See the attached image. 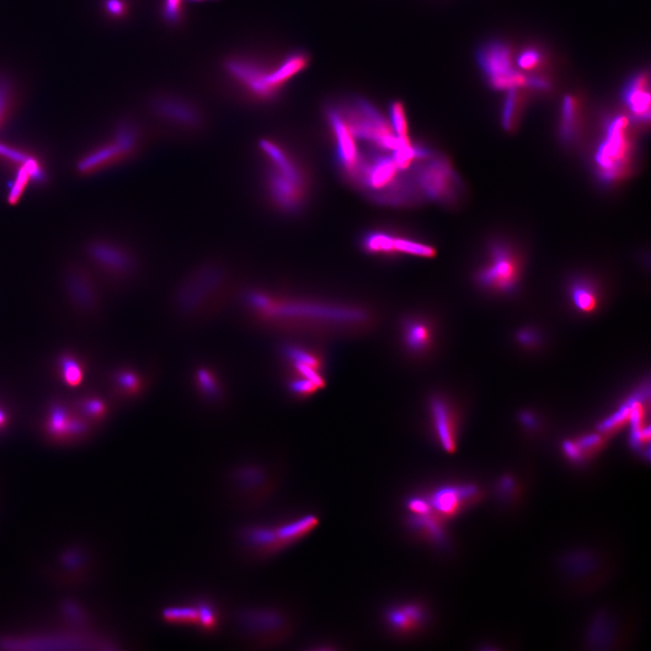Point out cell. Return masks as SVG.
I'll return each instance as SVG.
<instances>
[{"label":"cell","instance_id":"1","mask_svg":"<svg viewBox=\"0 0 651 651\" xmlns=\"http://www.w3.org/2000/svg\"><path fill=\"white\" fill-rule=\"evenodd\" d=\"M258 152L262 159L264 190L270 203L282 213H296L303 209L309 192V180L303 165L288 147L275 138H262Z\"/></svg>","mask_w":651,"mask_h":651},{"label":"cell","instance_id":"2","mask_svg":"<svg viewBox=\"0 0 651 651\" xmlns=\"http://www.w3.org/2000/svg\"><path fill=\"white\" fill-rule=\"evenodd\" d=\"M251 306L269 319L327 325H360L369 320L366 310L354 306L313 301L281 300L262 291L247 294Z\"/></svg>","mask_w":651,"mask_h":651},{"label":"cell","instance_id":"3","mask_svg":"<svg viewBox=\"0 0 651 651\" xmlns=\"http://www.w3.org/2000/svg\"><path fill=\"white\" fill-rule=\"evenodd\" d=\"M306 65L303 53H294L272 67H267L253 58L237 56L226 60L225 68L231 79L248 96L266 102L275 98Z\"/></svg>","mask_w":651,"mask_h":651},{"label":"cell","instance_id":"4","mask_svg":"<svg viewBox=\"0 0 651 651\" xmlns=\"http://www.w3.org/2000/svg\"><path fill=\"white\" fill-rule=\"evenodd\" d=\"M633 145L630 121L624 115L614 116L605 125L594 162L600 180L610 184L621 179L630 169Z\"/></svg>","mask_w":651,"mask_h":651},{"label":"cell","instance_id":"5","mask_svg":"<svg viewBox=\"0 0 651 651\" xmlns=\"http://www.w3.org/2000/svg\"><path fill=\"white\" fill-rule=\"evenodd\" d=\"M316 515L308 514L275 526L258 525L244 528L240 541L251 555L268 556L303 539L317 527Z\"/></svg>","mask_w":651,"mask_h":651},{"label":"cell","instance_id":"6","mask_svg":"<svg viewBox=\"0 0 651 651\" xmlns=\"http://www.w3.org/2000/svg\"><path fill=\"white\" fill-rule=\"evenodd\" d=\"M144 138L143 131L136 124L124 122L109 143L94 150L78 163V171L90 174L134 158L143 149Z\"/></svg>","mask_w":651,"mask_h":651},{"label":"cell","instance_id":"7","mask_svg":"<svg viewBox=\"0 0 651 651\" xmlns=\"http://www.w3.org/2000/svg\"><path fill=\"white\" fill-rule=\"evenodd\" d=\"M418 185L424 200L447 206L457 203L463 191L461 178L449 160L436 152L421 166Z\"/></svg>","mask_w":651,"mask_h":651},{"label":"cell","instance_id":"8","mask_svg":"<svg viewBox=\"0 0 651 651\" xmlns=\"http://www.w3.org/2000/svg\"><path fill=\"white\" fill-rule=\"evenodd\" d=\"M228 273L217 263H206L197 267L179 286L176 305L184 313H195L209 301L224 287Z\"/></svg>","mask_w":651,"mask_h":651},{"label":"cell","instance_id":"9","mask_svg":"<svg viewBox=\"0 0 651 651\" xmlns=\"http://www.w3.org/2000/svg\"><path fill=\"white\" fill-rule=\"evenodd\" d=\"M520 262L514 251L504 244H493L489 260L479 272L478 280L484 287L508 291L517 284L520 277Z\"/></svg>","mask_w":651,"mask_h":651},{"label":"cell","instance_id":"10","mask_svg":"<svg viewBox=\"0 0 651 651\" xmlns=\"http://www.w3.org/2000/svg\"><path fill=\"white\" fill-rule=\"evenodd\" d=\"M154 114L166 125L185 133H195L204 126L202 112L194 103L178 96H159L150 103Z\"/></svg>","mask_w":651,"mask_h":651},{"label":"cell","instance_id":"11","mask_svg":"<svg viewBox=\"0 0 651 651\" xmlns=\"http://www.w3.org/2000/svg\"><path fill=\"white\" fill-rule=\"evenodd\" d=\"M480 63L489 77L492 86L499 90H512L528 86V80L512 66L511 55L508 47L493 44L480 52Z\"/></svg>","mask_w":651,"mask_h":651},{"label":"cell","instance_id":"12","mask_svg":"<svg viewBox=\"0 0 651 651\" xmlns=\"http://www.w3.org/2000/svg\"><path fill=\"white\" fill-rule=\"evenodd\" d=\"M426 497L430 513L445 521L475 501L479 497V490L471 485H443Z\"/></svg>","mask_w":651,"mask_h":651},{"label":"cell","instance_id":"13","mask_svg":"<svg viewBox=\"0 0 651 651\" xmlns=\"http://www.w3.org/2000/svg\"><path fill=\"white\" fill-rule=\"evenodd\" d=\"M162 616L171 624L193 625L204 631H216L220 622L218 610L207 600L169 607Z\"/></svg>","mask_w":651,"mask_h":651},{"label":"cell","instance_id":"14","mask_svg":"<svg viewBox=\"0 0 651 651\" xmlns=\"http://www.w3.org/2000/svg\"><path fill=\"white\" fill-rule=\"evenodd\" d=\"M89 254L103 268L118 275H130L137 270L134 254L128 248L107 241L94 242L90 245Z\"/></svg>","mask_w":651,"mask_h":651},{"label":"cell","instance_id":"15","mask_svg":"<svg viewBox=\"0 0 651 651\" xmlns=\"http://www.w3.org/2000/svg\"><path fill=\"white\" fill-rule=\"evenodd\" d=\"M430 421L437 441L443 451L454 454L457 449V430L454 412L442 396H433L429 401Z\"/></svg>","mask_w":651,"mask_h":651},{"label":"cell","instance_id":"16","mask_svg":"<svg viewBox=\"0 0 651 651\" xmlns=\"http://www.w3.org/2000/svg\"><path fill=\"white\" fill-rule=\"evenodd\" d=\"M427 618V610L419 603H400L386 612V624L398 633L419 631L426 624Z\"/></svg>","mask_w":651,"mask_h":651},{"label":"cell","instance_id":"17","mask_svg":"<svg viewBox=\"0 0 651 651\" xmlns=\"http://www.w3.org/2000/svg\"><path fill=\"white\" fill-rule=\"evenodd\" d=\"M247 631L257 638L282 637L287 630L285 619L273 611L250 612L244 619Z\"/></svg>","mask_w":651,"mask_h":651},{"label":"cell","instance_id":"18","mask_svg":"<svg viewBox=\"0 0 651 651\" xmlns=\"http://www.w3.org/2000/svg\"><path fill=\"white\" fill-rule=\"evenodd\" d=\"M624 100L631 115L638 121H650L651 99L646 75H638L630 81L624 91Z\"/></svg>","mask_w":651,"mask_h":651},{"label":"cell","instance_id":"19","mask_svg":"<svg viewBox=\"0 0 651 651\" xmlns=\"http://www.w3.org/2000/svg\"><path fill=\"white\" fill-rule=\"evenodd\" d=\"M402 338L405 347L414 354L426 353L432 345V328L426 320L411 317L402 324Z\"/></svg>","mask_w":651,"mask_h":651},{"label":"cell","instance_id":"20","mask_svg":"<svg viewBox=\"0 0 651 651\" xmlns=\"http://www.w3.org/2000/svg\"><path fill=\"white\" fill-rule=\"evenodd\" d=\"M395 235L391 232L376 230L367 232L362 238V247L367 253L376 256H393L395 254Z\"/></svg>","mask_w":651,"mask_h":651},{"label":"cell","instance_id":"21","mask_svg":"<svg viewBox=\"0 0 651 651\" xmlns=\"http://www.w3.org/2000/svg\"><path fill=\"white\" fill-rule=\"evenodd\" d=\"M572 303L581 313H592L598 305L596 289L590 282L578 281L571 288Z\"/></svg>","mask_w":651,"mask_h":651},{"label":"cell","instance_id":"22","mask_svg":"<svg viewBox=\"0 0 651 651\" xmlns=\"http://www.w3.org/2000/svg\"><path fill=\"white\" fill-rule=\"evenodd\" d=\"M602 443V437L598 434L584 436L577 442H565V454L572 461H581L600 449Z\"/></svg>","mask_w":651,"mask_h":651},{"label":"cell","instance_id":"23","mask_svg":"<svg viewBox=\"0 0 651 651\" xmlns=\"http://www.w3.org/2000/svg\"><path fill=\"white\" fill-rule=\"evenodd\" d=\"M68 287L72 292V297L81 306L89 308L96 303V294H94L93 285L91 284L86 276L81 273H72L69 276Z\"/></svg>","mask_w":651,"mask_h":651},{"label":"cell","instance_id":"24","mask_svg":"<svg viewBox=\"0 0 651 651\" xmlns=\"http://www.w3.org/2000/svg\"><path fill=\"white\" fill-rule=\"evenodd\" d=\"M578 103L574 97L567 96L563 103L561 136L565 141H571L577 133Z\"/></svg>","mask_w":651,"mask_h":651},{"label":"cell","instance_id":"25","mask_svg":"<svg viewBox=\"0 0 651 651\" xmlns=\"http://www.w3.org/2000/svg\"><path fill=\"white\" fill-rule=\"evenodd\" d=\"M283 353L289 361L298 362V363L308 364L317 369H322V363L319 355L308 349L298 348L296 346H287L283 348Z\"/></svg>","mask_w":651,"mask_h":651},{"label":"cell","instance_id":"26","mask_svg":"<svg viewBox=\"0 0 651 651\" xmlns=\"http://www.w3.org/2000/svg\"><path fill=\"white\" fill-rule=\"evenodd\" d=\"M72 419L68 416L64 408H53L49 420L50 433L56 436L69 435Z\"/></svg>","mask_w":651,"mask_h":651},{"label":"cell","instance_id":"27","mask_svg":"<svg viewBox=\"0 0 651 651\" xmlns=\"http://www.w3.org/2000/svg\"><path fill=\"white\" fill-rule=\"evenodd\" d=\"M61 367L63 377H64L65 382L68 386L74 388V386L80 385L84 377L83 370H81L80 364L74 358L70 357H63Z\"/></svg>","mask_w":651,"mask_h":651},{"label":"cell","instance_id":"28","mask_svg":"<svg viewBox=\"0 0 651 651\" xmlns=\"http://www.w3.org/2000/svg\"><path fill=\"white\" fill-rule=\"evenodd\" d=\"M31 180H32V178H31L29 171H27L26 166L21 165L8 193V201L9 204H17L20 202L22 195H23L25 190H26L28 183Z\"/></svg>","mask_w":651,"mask_h":651},{"label":"cell","instance_id":"29","mask_svg":"<svg viewBox=\"0 0 651 651\" xmlns=\"http://www.w3.org/2000/svg\"><path fill=\"white\" fill-rule=\"evenodd\" d=\"M631 411V400L625 402L621 408L619 409L614 414L610 416L608 419L603 421L600 424V432L609 433L617 430L618 428L624 426L626 421L630 420Z\"/></svg>","mask_w":651,"mask_h":651},{"label":"cell","instance_id":"30","mask_svg":"<svg viewBox=\"0 0 651 651\" xmlns=\"http://www.w3.org/2000/svg\"><path fill=\"white\" fill-rule=\"evenodd\" d=\"M390 124L399 136H408V124L404 106L400 103H393L390 108Z\"/></svg>","mask_w":651,"mask_h":651},{"label":"cell","instance_id":"31","mask_svg":"<svg viewBox=\"0 0 651 651\" xmlns=\"http://www.w3.org/2000/svg\"><path fill=\"white\" fill-rule=\"evenodd\" d=\"M518 103V93L517 89L508 91L506 96L504 108L502 113V124L506 130H511L514 126L515 115H517Z\"/></svg>","mask_w":651,"mask_h":651},{"label":"cell","instance_id":"32","mask_svg":"<svg viewBox=\"0 0 651 651\" xmlns=\"http://www.w3.org/2000/svg\"><path fill=\"white\" fill-rule=\"evenodd\" d=\"M184 1L185 0H163L162 15L166 23L176 25L181 21ZM190 1H204V0H190Z\"/></svg>","mask_w":651,"mask_h":651},{"label":"cell","instance_id":"33","mask_svg":"<svg viewBox=\"0 0 651 651\" xmlns=\"http://www.w3.org/2000/svg\"><path fill=\"white\" fill-rule=\"evenodd\" d=\"M289 389L294 394L300 396H310L316 393L317 390L316 385L310 380L303 379V377L296 376L295 379H291L289 382Z\"/></svg>","mask_w":651,"mask_h":651},{"label":"cell","instance_id":"34","mask_svg":"<svg viewBox=\"0 0 651 651\" xmlns=\"http://www.w3.org/2000/svg\"><path fill=\"white\" fill-rule=\"evenodd\" d=\"M12 93L7 81L0 79V125L7 117L11 107Z\"/></svg>","mask_w":651,"mask_h":651},{"label":"cell","instance_id":"35","mask_svg":"<svg viewBox=\"0 0 651 651\" xmlns=\"http://www.w3.org/2000/svg\"><path fill=\"white\" fill-rule=\"evenodd\" d=\"M0 157L17 163V164H20V166L24 165L25 163H27L28 160L32 158V156L1 143H0Z\"/></svg>","mask_w":651,"mask_h":651},{"label":"cell","instance_id":"36","mask_svg":"<svg viewBox=\"0 0 651 651\" xmlns=\"http://www.w3.org/2000/svg\"><path fill=\"white\" fill-rule=\"evenodd\" d=\"M540 61V53L534 49L527 50V51L522 53L518 60V65L525 70H531V69L536 67L539 65Z\"/></svg>","mask_w":651,"mask_h":651},{"label":"cell","instance_id":"37","mask_svg":"<svg viewBox=\"0 0 651 651\" xmlns=\"http://www.w3.org/2000/svg\"><path fill=\"white\" fill-rule=\"evenodd\" d=\"M105 9L110 17L119 18L127 13L128 6L124 0H105Z\"/></svg>","mask_w":651,"mask_h":651},{"label":"cell","instance_id":"38","mask_svg":"<svg viewBox=\"0 0 651 651\" xmlns=\"http://www.w3.org/2000/svg\"><path fill=\"white\" fill-rule=\"evenodd\" d=\"M84 409H86V413L90 415H93L94 417L100 416L103 413H105V405L100 400L97 399H93V400H89L86 402L84 405Z\"/></svg>","mask_w":651,"mask_h":651},{"label":"cell","instance_id":"39","mask_svg":"<svg viewBox=\"0 0 651 651\" xmlns=\"http://www.w3.org/2000/svg\"><path fill=\"white\" fill-rule=\"evenodd\" d=\"M198 377H199V382L202 385L203 389L207 394H210V393L211 394H216V385L215 380L212 379V376H209V373L203 371L198 375Z\"/></svg>","mask_w":651,"mask_h":651},{"label":"cell","instance_id":"40","mask_svg":"<svg viewBox=\"0 0 651 651\" xmlns=\"http://www.w3.org/2000/svg\"><path fill=\"white\" fill-rule=\"evenodd\" d=\"M119 382L124 388L129 390H135L138 386L136 376L132 374H121L119 377Z\"/></svg>","mask_w":651,"mask_h":651},{"label":"cell","instance_id":"41","mask_svg":"<svg viewBox=\"0 0 651 651\" xmlns=\"http://www.w3.org/2000/svg\"><path fill=\"white\" fill-rule=\"evenodd\" d=\"M520 339L522 341L527 343V344H530L531 342H533V335L530 332H522L520 335Z\"/></svg>","mask_w":651,"mask_h":651},{"label":"cell","instance_id":"42","mask_svg":"<svg viewBox=\"0 0 651 651\" xmlns=\"http://www.w3.org/2000/svg\"><path fill=\"white\" fill-rule=\"evenodd\" d=\"M6 423V414L0 410V426H4Z\"/></svg>","mask_w":651,"mask_h":651}]
</instances>
